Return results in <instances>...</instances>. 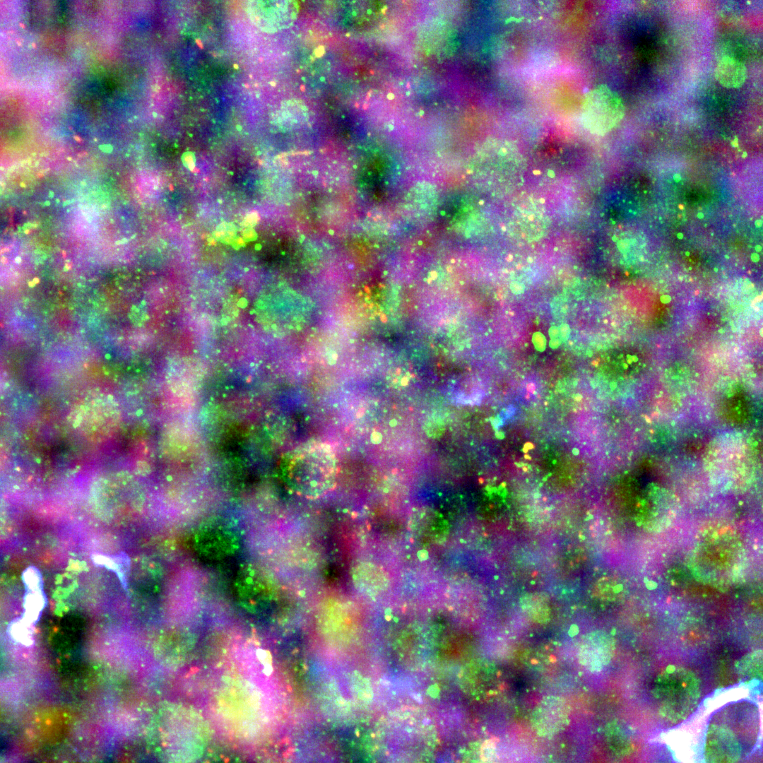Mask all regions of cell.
<instances>
[{
	"instance_id": "obj_4",
	"label": "cell",
	"mask_w": 763,
	"mask_h": 763,
	"mask_svg": "<svg viewBox=\"0 0 763 763\" xmlns=\"http://www.w3.org/2000/svg\"><path fill=\"white\" fill-rule=\"evenodd\" d=\"M284 474L287 485L297 495L307 498L319 497L335 485L336 456L324 444H306L291 454Z\"/></svg>"
},
{
	"instance_id": "obj_16",
	"label": "cell",
	"mask_w": 763,
	"mask_h": 763,
	"mask_svg": "<svg viewBox=\"0 0 763 763\" xmlns=\"http://www.w3.org/2000/svg\"><path fill=\"white\" fill-rule=\"evenodd\" d=\"M309 119L308 108L301 101L288 100L281 103L272 116L271 123L278 130H295L304 126Z\"/></svg>"
},
{
	"instance_id": "obj_21",
	"label": "cell",
	"mask_w": 763,
	"mask_h": 763,
	"mask_svg": "<svg viewBox=\"0 0 763 763\" xmlns=\"http://www.w3.org/2000/svg\"><path fill=\"white\" fill-rule=\"evenodd\" d=\"M724 405L727 415L733 420L745 418L749 413V399L745 394L740 391L728 395Z\"/></svg>"
},
{
	"instance_id": "obj_12",
	"label": "cell",
	"mask_w": 763,
	"mask_h": 763,
	"mask_svg": "<svg viewBox=\"0 0 763 763\" xmlns=\"http://www.w3.org/2000/svg\"><path fill=\"white\" fill-rule=\"evenodd\" d=\"M298 11V4L295 1H251L247 4V13L252 22L266 32H276L292 25Z\"/></svg>"
},
{
	"instance_id": "obj_24",
	"label": "cell",
	"mask_w": 763,
	"mask_h": 763,
	"mask_svg": "<svg viewBox=\"0 0 763 763\" xmlns=\"http://www.w3.org/2000/svg\"><path fill=\"white\" fill-rule=\"evenodd\" d=\"M0 763H6V762H1V761H0Z\"/></svg>"
},
{
	"instance_id": "obj_10",
	"label": "cell",
	"mask_w": 763,
	"mask_h": 763,
	"mask_svg": "<svg viewBox=\"0 0 763 763\" xmlns=\"http://www.w3.org/2000/svg\"><path fill=\"white\" fill-rule=\"evenodd\" d=\"M78 418L91 436H105L112 432L119 423V406L114 397L107 393H90L78 408Z\"/></svg>"
},
{
	"instance_id": "obj_25",
	"label": "cell",
	"mask_w": 763,
	"mask_h": 763,
	"mask_svg": "<svg viewBox=\"0 0 763 763\" xmlns=\"http://www.w3.org/2000/svg\"><path fill=\"white\" fill-rule=\"evenodd\" d=\"M654 763H660V762H654Z\"/></svg>"
},
{
	"instance_id": "obj_1",
	"label": "cell",
	"mask_w": 763,
	"mask_h": 763,
	"mask_svg": "<svg viewBox=\"0 0 763 763\" xmlns=\"http://www.w3.org/2000/svg\"><path fill=\"white\" fill-rule=\"evenodd\" d=\"M760 732L757 705L749 700L733 702L711 714L702 731V763H738L756 748Z\"/></svg>"
},
{
	"instance_id": "obj_8",
	"label": "cell",
	"mask_w": 763,
	"mask_h": 763,
	"mask_svg": "<svg viewBox=\"0 0 763 763\" xmlns=\"http://www.w3.org/2000/svg\"><path fill=\"white\" fill-rule=\"evenodd\" d=\"M625 114L621 97L607 86L589 91L584 98L581 116L584 126L591 133L603 135L618 124Z\"/></svg>"
},
{
	"instance_id": "obj_15",
	"label": "cell",
	"mask_w": 763,
	"mask_h": 763,
	"mask_svg": "<svg viewBox=\"0 0 763 763\" xmlns=\"http://www.w3.org/2000/svg\"><path fill=\"white\" fill-rule=\"evenodd\" d=\"M411 528L416 537L427 542H439L448 533V524L437 511L430 508H420L412 515Z\"/></svg>"
},
{
	"instance_id": "obj_11",
	"label": "cell",
	"mask_w": 763,
	"mask_h": 763,
	"mask_svg": "<svg viewBox=\"0 0 763 763\" xmlns=\"http://www.w3.org/2000/svg\"><path fill=\"white\" fill-rule=\"evenodd\" d=\"M543 205L533 198L518 201L510 212L507 225L516 237L531 242L542 237L548 226Z\"/></svg>"
},
{
	"instance_id": "obj_13",
	"label": "cell",
	"mask_w": 763,
	"mask_h": 763,
	"mask_svg": "<svg viewBox=\"0 0 763 763\" xmlns=\"http://www.w3.org/2000/svg\"><path fill=\"white\" fill-rule=\"evenodd\" d=\"M569 705L562 697H545L532 713V726L539 735L548 737L556 735L569 724Z\"/></svg>"
},
{
	"instance_id": "obj_22",
	"label": "cell",
	"mask_w": 763,
	"mask_h": 763,
	"mask_svg": "<svg viewBox=\"0 0 763 763\" xmlns=\"http://www.w3.org/2000/svg\"><path fill=\"white\" fill-rule=\"evenodd\" d=\"M762 658L758 653L747 656L743 661L744 673L747 675H757L761 673Z\"/></svg>"
},
{
	"instance_id": "obj_9",
	"label": "cell",
	"mask_w": 763,
	"mask_h": 763,
	"mask_svg": "<svg viewBox=\"0 0 763 763\" xmlns=\"http://www.w3.org/2000/svg\"><path fill=\"white\" fill-rule=\"evenodd\" d=\"M233 591L238 604L252 614L265 612L277 599L275 582L266 572L252 565L238 571L234 579Z\"/></svg>"
},
{
	"instance_id": "obj_7",
	"label": "cell",
	"mask_w": 763,
	"mask_h": 763,
	"mask_svg": "<svg viewBox=\"0 0 763 763\" xmlns=\"http://www.w3.org/2000/svg\"><path fill=\"white\" fill-rule=\"evenodd\" d=\"M485 158L487 179L495 192H508L520 184L524 161L514 143L499 138L491 140Z\"/></svg>"
},
{
	"instance_id": "obj_23",
	"label": "cell",
	"mask_w": 763,
	"mask_h": 763,
	"mask_svg": "<svg viewBox=\"0 0 763 763\" xmlns=\"http://www.w3.org/2000/svg\"><path fill=\"white\" fill-rule=\"evenodd\" d=\"M687 197L689 201L692 203H699L700 201H702L706 198L704 194L702 191L697 189L691 191L690 193H688Z\"/></svg>"
},
{
	"instance_id": "obj_5",
	"label": "cell",
	"mask_w": 763,
	"mask_h": 763,
	"mask_svg": "<svg viewBox=\"0 0 763 763\" xmlns=\"http://www.w3.org/2000/svg\"><path fill=\"white\" fill-rule=\"evenodd\" d=\"M197 718L184 712H170L155 718L151 729L153 745L167 763H187L198 755L203 740Z\"/></svg>"
},
{
	"instance_id": "obj_2",
	"label": "cell",
	"mask_w": 763,
	"mask_h": 763,
	"mask_svg": "<svg viewBox=\"0 0 763 763\" xmlns=\"http://www.w3.org/2000/svg\"><path fill=\"white\" fill-rule=\"evenodd\" d=\"M651 721L658 727L670 728L687 720L697 709L702 696L700 681L690 670L669 666L658 673L651 690Z\"/></svg>"
},
{
	"instance_id": "obj_17",
	"label": "cell",
	"mask_w": 763,
	"mask_h": 763,
	"mask_svg": "<svg viewBox=\"0 0 763 763\" xmlns=\"http://www.w3.org/2000/svg\"><path fill=\"white\" fill-rule=\"evenodd\" d=\"M711 452V466L714 475L716 474L721 483L724 480L726 485L732 484L737 474L734 468H738V463L743 457L742 449L740 446H714Z\"/></svg>"
},
{
	"instance_id": "obj_19",
	"label": "cell",
	"mask_w": 763,
	"mask_h": 763,
	"mask_svg": "<svg viewBox=\"0 0 763 763\" xmlns=\"http://www.w3.org/2000/svg\"><path fill=\"white\" fill-rule=\"evenodd\" d=\"M715 77L723 86L738 88L744 84L747 78V69L741 61L731 57H724L717 64Z\"/></svg>"
},
{
	"instance_id": "obj_18",
	"label": "cell",
	"mask_w": 763,
	"mask_h": 763,
	"mask_svg": "<svg viewBox=\"0 0 763 763\" xmlns=\"http://www.w3.org/2000/svg\"><path fill=\"white\" fill-rule=\"evenodd\" d=\"M353 579L356 587L361 592L372 596L383 591L388 584L385 573L378 567L369 563L359 565L354 572Z\"/></svg>"
},
{
	"instance_id": "obj_6",
	"label": "cell",
	"mask_w": 763,
	"mask_h": 763,
	"mask_svg": "<svg viewBox=\"0 0 763 763\" xmlns=\"http://www.w3.org/2000/svg\"><path fill=\"white\" fill-rule=\"evenodd\" d=\"M744 567L742 551L736 547L709 545L695 554L692 571L702 583L716 588H728L740 579Z\"/></svg>"
},
{
	"instance_id": "obj_14",
	"label": "cell",
	"mask_w": 763,
	"mask_h": 763,
	"mask_svg": "<svg viewBox=\"0 0 763 763\" xmlns=\"http://www.w3.org/2000/svg\"><path fill=\"white\" fill-rule=\"evenodd\" d=\"M615 651L612 637L601 630L586 634L581 639L578 658L579 663L591 672H598L611 661Z\"/></svg>"
},
{
	"instance_id": "obj_20",
	"label": "cell",
	"mask_w": 763,
	"mask_h": 763,
	"mask_svg": "<svg viewBox=\"0 0 763 763\" xmlns=\"http://www.w3.org/2000/svg\"><path fill=\"white\" fill-rule=\"evenodd\" d=\"M520 605L526 615L534 622L543 624L550 620V608L548 601L542 593H530L524 595L520 599Z\"/></svg>"
},
{
	"instance_id": "obj_3",
	"label": "cell",
	"mask_w": 763,
	"mask_h": 763,
	"mask_svg": "<svg viewBox=\"0 0 763 763\" xmlns=\"http://www.w3.org/2000/svg\"><path fill=\"white\" fill-rule=\"evenodd\" d=\"M431 729L424 718H391L377 732L379 756L384 763H424L434 745Z\"/></svg>"
}]
</instances>
